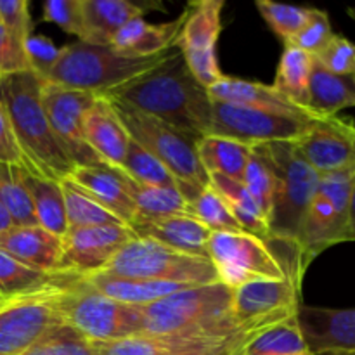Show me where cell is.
<instances>
[{
  "instance_id": "1",
  "label": "cell",
  "mask_w": 355,
  "mask_h": 355,
  "mask_svg": "<svg viewBox=\"0 0 355 355\" xmlns=\"http://www.w3.org/2000/svg\"><path fill=\"white\" fill-rule=\"evenodd\" d=\"M165 121L193 141L211 132V97L175 47L146 75L104 94Z\"/></svg>"
},
{
  "instance_id": "2",
  "label": "cell",
  "mask_w": 355,
  "mask_h": 355,
  "mask_svg": "<svg viewBox=\"0 0 355 355\" xmlns=\"http://www.w3.org/2000/svg\"><path fill=\"white\" fill-rule=\"evenodd\" d=\"M0 104L28 163V172L44 179H69L76 168L62 151L42 104V78L23 71L0 78Z\"/></svg>"
},
{
  "instance_id": "3",
  "label": "cell",
  "mask_w": 355,
  "mask_h": 355,
  "mask_svg": "<svg viewBox=\"0 0 355 355\" xmlns=\"http://www.w3.org/2000/svg\"><path fill=\"white\" fill-rule=\"evenodd\" d=\"M218 281L231 290L253 281H304L307 263L300 245L293 239L259 238L252 232H211L208 241Z\"/></svg>"
},
{
  "instance_id": "4",
  "label": "cell",
  "mask_w": 355,
  "mask_h": 355,
  "mask_svg": "<svg viewBox=\"0 0 355 355\" xmlns=\"http://www.w3.org/2000/svg\"><path fill=\"white\" fill-rule=\"evenodd\" d=\"M170 51L139 58L121 54L113 45H92L78 40L59 51L58 61L42 80L62 89L104 96L151 71Z\"/></svg>"
},
{
  "instance_id": "5",
  "label": "cell",
  "mask_w": 355,
  "mask_h": 355,
  "mask_svg": "<svg viewBox=\"0 0 355 355\" xmlns=\"http://www.w3.org/2000/svg\"><path fill=\"white\" fill-rule=\"evenodd\" d=\"M107 99L132 141L156 156L179 180L180 193L187 203L210 186V175L198 158L196 141L151 114L142 113L121 101Z\"/></svg>"
},
{
  "instance_id": "6",
  "label": "cell",
  "mask_w": 355,
  "mask_h": 355,
  "mask_svg": "<svg viewBox=\"0 0 355 355\" xmlns=\"http://www.w3.org/2000/svg\"><path fill=\"white\" fill-rule=\"evenodd\" d=\"M234 290L218 283L191 286L142 307V335H173L191 329L220 328L238 324L232 315Z\"/></svg>"
},
{
  "instance_id": "7",
  "label": "cell",
  "mask_w": 355,
  "mask_h": 355,
  "mask_svg": "<svg viewBox=\"0 0 355 355\" xmlns=\"http://www.w3.org/2000/svg\"><path fill=\"white\" fill-rule=\"evenodd\" d=\"M58 307L62 322L90 342H114L144 333L142 307L106 297L83 276L59 295Z\"/></svg>"
},
{
  "instance_id": "8",
  "label": "cell",
  "mask_w": 355,
  "mask_h": 355,
  "mask_svg": "<svg viewBox=\"0 0 355 355\" xmlns=\"http://www.w3.org/2000/svg\"><path fill=\"white\" fill-rule=\"evenodd\" d=\"M99 274L121 279L166 281L196 286L218 283L214 263L207 257L177 252L155 239L137 236L128 241Z\"/></svg>"
},
{
  "instance_id": "9",
  "label": "cell",
  "mask_w": 355,
  "mask_h": 355,
  "mask_svg": "<svg viewBox=\"0 0 355 355\" xmlns=\"http://www.w3.org/2000/svg\"><path fill=\"white\" fill-rule=\"evenodd\" d=\"M277 173L270 234L297 241L302 218L318 191L321 175L298 155L293 142L263 144Z\"/></svg>"
},
{
  "instance_id": "10",
  "label": "cell",
  "mask_w": 355,
  "mask_h": 355,
  "mask_svg": "<svg viewBox=\"0 0 355 355\" xmlns=\"http://www.w3.org/2000/svg\"><path fill=\"white\" fill-rule=\"evenodd\" d=\"M354 179L355 170L321 175L318 191L302 218L297 238L307 266L324 250L345 243Z\"/></svg>"
},
{
  "instance_id": "11",
  "label": "cell",
  "mask_w": 355,
  "mask_h": 355,
  "mask_svg": "<svg viewBox=\"0 0 355 355\" xmlns=\"http://www.w3.org/2000/svg\"><path fill=\"white\" fill-rule=\"evenodd\" d=\"M318 114H288L236 104L211 103L210 135L248 146L295 142L309 130Z\"/></svg>"
},
{
  "instance_id": "12",
  "label": "cell",
  "mask_w": 355,
  "mask_h": 355,
  "mask_svg": "<svg viewBox=\"0 0 355 355\" xmlns=\"http://www.w3.org/2000/svg\"><path fill=\"white\" fill-rule=\"evenodd\" d=\"M222 0H200L184 10V23L175 40L187 68L203 87L224 76L217 62V42L222 30Z\"/></svg>"
},
{
  "instance_id": "13",
  "label": "cell",
  "mask_w": 355,
  "mask_h": 355,
  "mask_svg": "<svg viewBox=\"0 0 355 355\" xmlns=\"http://www.w3.org/2000/svg\"><path fill=\"white\" fill-rule=\"evenodd\" d=\"M97 96L62 89L42 80V104L55 139L75 166L106 165L90 149L83 132V118Z\"/></svg>"
},
{
  "instance_id": "14",
  "label": "cell",
  "mask_w": 355,
  "mask_h": 355,
  "mask_svg": "<svg viewBox=\"0 0 355 355\" xmlns=\"http://www.w3.org/2000/svg\"><path fill=\"white\" fill-rule=\"evenodd\" d=\"M66 288L14 300L0 311V355L23 354L52 329L64 324L58 298Z\"/></svg>"
},
{
  "instance_id": "15",
  "label": "cell",
  "mask_w": 355,
  "mask_h": 355,
  "mask_svg": "<svg viewBox=\"0 0 355 355\" xmlns=\"http://www.w3.org/2000/svg\"><path fill=\"white\" fill-rule=\"evenodd\" d=\"M298 155L319 173L355 170V125L352 120L319 116L302 137L293 142Z\"/></svg>"
},
{
  "instance_id": "16",
  "label": "cell",
  "mask_w": 355,
  "mask_h": 355,
  "mask_svg": "<svg viewBox=\"0 0 355 355\" xmlns=\"http://www.w3.org/2000/svg\"><path fill=\"white\" fill-rule=\"evenodd\" d=\"M135 238L128 225L69 227L62 236V267L78 276L99 274Z\"/></svg>"
},
{
  "instance_id": "17",
  "label": "cell",
  "mask_w": 355,
  "mask_h": 355,
  "mask_svg": "<svg viewBox=\"0 0 355 355\" xmlns=\"http://www.w3.org/2000/svg\"><path fill=\"white\" fill-rule=\"evenodd\" d=\"M302 304V283L297 279L253 281L236 288L232 315L238 324H246L269 315H297Z\"/></svg>"
},
{
  "instance_id": "18",
  "label": "cell",
  "mask_w": 355,
  "mask_h": 355,
  "mask_svg": "<svg viewBox=\"0 0 355 355\" xmlns=\"http://www.w3.org/2000/svg\"><path fill=\"white\" fill-rule=\"evenodd\" d=\"M297 321L309 352H355V307L326 309L300 304Z\"/></svg>"
},
{
  "instance_id": "19",
  "label": "cell",
  "mask_w": 355,
  "mask_h": 355,
  "mask_svg": "<svg viewBox=\"0 0 355 355\" xmlns=\"http://www.w3.org/2000/svg\"><path fill=\"white\" fill-rule=\"evenodd\" d=\"M245 326L191 329L173 335H135L114 342H94V347H96V355H173L193 347L227 338Z\"/></svg>"
},
{
  "instance_id": "20",
  "label": "cell",
  "mask_w": 355,
  "mask_h": 355,
  "mask_svg": "<svg viewBox=\"0 0 355 355\" xmlns=\"http://www.w3.org/2000/svg\"><path fill=\"white\" fill-rule=\"evenodd\" d=\"M0 250L31 269L54 274L66 272L62 267V238L40 225H12L0 236Z\"/></svg>"
},
{
  "instance_id": "21",
  "label": "cell",
  "mask_w": 355,
  "mask_h": 355,
  "mask_svg": "<svg viewBox=\"0 0 355 355\" xmlns=\"http://www.w3.org/2000/svg\"><path fill=\"white\" fill-rule=\"evenodd\" d=\"M83 132L90 149L106 165L120 168L127 156L130 135L107 97H96L83 118Z\"/></svg>"
},
{
  "instance_id": "22",
  "label": "cell",
  "mask_w": 355,
  "mask_h": 355,
  "mask_svg": "<svg viewBox=\"0 0 355 355\" xmlns=\"http://www.w3.org/2000/svg\"><path fill=\"white\" fill-rule=\"evenodd\" d=\"M69 180L130 227L135 218V203L128 191L127 175L120 168L110 165L76 166Z\"/></svg>"
},
{
  "instance_id": "23",
  "label": "cell",
  "mask_w": 355,
  "mask_h": 355,
  "mask_svg": "<svg viewBox=\"0 0 355 355\" xmlns=\"http://www.w3.org/2000/svg\"><path fill=\"white\" fill-rule=\"evenodd\" d=\"M130 229L137 238L155 239L177 252L208 259V241L211 231L191 215H175V217L142 222V224L130 225Z\"/></svg>"
},
{
  "instance_id": "24",
  "label": "cell",
  "mask_w": 355,
  "mask_h": 355,
  "mask_svg": "<svg viewBox=\"0 0 355 355\" xmlns=\"http://www.w3.org/2000/svg\"><path fill=\"white\" fill-rule=\"evenodd\" d=\"M208 94H210L211 101L236 104V106L257 107V110H267L274 111V113L315 114L281 96L272 85H263V83L236 78V76L224 75L218 82L208 87Z\"/></svg>"
},
{
  "instance_id": "25",
  "label": "cell",
  "mask_w": 355,
  "mask_h": 355,
  "mask_svg": "<svg viewBox=\"0 0 355 355\" xmlns=\"http://www.w3.org/2000/svg\"><path fill=\"white\" fill-rule=\"evenodd\" d=\"M82 276L69 272H42L17 262L0 250V298L19 300L47 291L66 288L76 283Z\"/></svg>"
},
{
  "instance_id": "26",
  "label": "cell",
  "mask_w": 355,
  "mask_h": 355,
  "mask_svg": "<svg viewBox=\"0 0 355 355\" xmlns=\"http://www.w3.org/2000/svg\"><path fill=\"white\" fill-rule=\"evenodd\" d=\"M82 40L92 45H111L118 31L144 10L128 0H82Z\"/></svg>"
},
{
  "instance_id": "27",
  "label": "cell",
  "mask_w": 355,
  "mask_h": 355,
  "mask_svg": "<svg viewBox=\"0 0 355 355\" xmlns=\"http://www.w3.org/2000/svg\"><path fill=\"white\" fill-rule=\"evenodd\" d=\"M182 23L184 12L180 14L179 19L162 24L146 23L142 17H137L118 31L111 45L121 54L139 55V58L163 54L175 47V40L179 37Z\"/></svg>"
},
{
  "instance_id": "28",
  "label": "cell",
  "mask_w": 355,
  "mask_h": 355,
  "mask_svg": "<svg viewBox=\"0 0 355 355\" xmlns=\"http://www.w3.org/2000/svg\"><path fill=\"white\" fill-rule=\"evenodd\" d=\"M83 279L113 300L121 302L135 307H148L168 295L182 291L186 288L196 286V284L184 283H166V281H139V279H121V277L106 276V274H92L83 276Z\"/></svg>"
},
{
  "instance_id": "29",
  "label": "cell",
  "mask_w": 355,
  "mask_h": 355,
  "mask_svg": "<svg viewBox=\"0 0 355 355\" xmlns=\"http://www.w3.org/2000/svg\"><path fill=\"white\" fill-rule=\"evenodd\" d=\"M309 110L318 116H335L355 106V75H335L314 59L309 89Z\"/></svg>"
},
{
  "instance_id": "30",
  "label": "cell",
  "mask_w": 355,
  "mask_h": 355,
  "mask_svg": "<svg viewBox=\"0 0 355 355\" xmlns=\"http://www.w3.org/2000/svg\"><path fill=\"white\" fill-rule=\"evenodd\" d=\"M17 173L30 194L38 225L62 238L68 231V220L61 182L37 177L21 166H17Z\"/></svg>"
},
{
  "instance_id": "31",
  "label": "cell",
  "mask_w": 355,
  "mask_h": 355,
  "mask_svg": "<svg viewBox=\"0 0 355 355\" xmlns=\"http://www.w3.org/2000/svg\"><path fill=\"white\" fill-rule=\"evenodd\" d=\"M252 149L253 146L218 135H207L196 142L198 158L208 175L218 173L238 182L245 179Z\"/></svg>"
},
{
  "instance_id": "32",
  "label": "cell",
  "mask_w": 355,
  "mask_h": 355,
  "mask_svg": "<svg viewBox=\"0 0 355 355\" xmlns=\"http://www.w3.org/2000/svg\"><path fill=\"white\" fill-rule=\"evenodd\" d=\"M210 187L222 198L225 207L232 214V217L238 220V224L245 229L246 232L259 236V238H269L270 224L257 201L253 200L252 194L245 187V184L232 180L229 177L211 173Z\"/></svg>"
},
{
  "instance_id": "33",
  "label": "cell",
  "mask_w": 355,
  "mask_h": 355,
  "mask_svg": "<svg viewBox=\"0 0 355 355\" xmlns=\"http://www.w3.org/2000/svg\"><path fill=\"white\" fill-rule=\"evenodd\" d=\"M312 66H314V55L291 45H284L272 87L293 104L309 110Z\"/></svg>"
},
{
  "instance_id": "34",
  "label": "cell",
  "mask_w": 355,
  "mask_h": 355,
  "mask_svg": "<svg viewBox=\"0 0 355 355\" xmlns=\"http://www.w3.org/2000/svg\"><path fill=\"white\" fill-rule=\"evenodd\" d=\"M128 191L135 203V218L130 225L175 215H187V201L177 187L141 186L128 179Z\"/></svg>"
},
{
  "instance_id": "35",
  "label": "cell",
  "mask_w": 355,
  "mask_h": 355,
  "mask_svg": "<svg viewBox=\"0 0 355 355\" xmlns=\"http://www.w3.org/2000/svg\"><path fill=\"white\" fill-rule=\"evenodd\" d=\"M243 184L252 194L253 200L263 211L270 224L274 208V198L277 189V173L266 146H253L252 156H250L248 166H246Z\"/></svg>"
},
{
  "instance_id": "36",
  "label": "cell",
  "mask_w": 355,
  "mask_h": 355,
  "mask_svg": "<svg viewBox=\"0 0 355 355\" xmlns=\"http://www.w3.org/2000/svg\"><path fill=\"white\" fill-rule=\"evenodd\" d=\"M62 196H64L66 220L69 227H97V225H127L111 214L110 210L97 203L90 194L73 180L66 179L61 182Z\"/></svg>"
},
{
  "instance_id": "37",
  "label": "cell",
  "mask_w": 355,
  "mask_h": 355,
  "mask_svg": "<svg viewBox=\"0 0 355 355\" xmlns=\"http://www.w3.org/2000/svg\"><path fill=\"white\" fill-rule=\"evenodd\" d=\"M121 172L134 180L135 184L151 187H177L180 191V182L172 175L168 168L159 162L156 156L146 151L142 146L130 139L123 163L120 166Z\"/></svg>"
},
{
  "instance_id": "38",
  "label": "cell",
  "mask_w": 355,
  "mask_h": 355,
  "mask_svg": "<svg viewBox=\"0 0 355 355\" xmlns=\"http://www.w3.org/2000/svg\"><path fill=\"white\" fill-rule=\"evenodd\" d=\"M309 352L305 340L302 336L297 315L277 324L270 326L266 331L260 333L250 343L246 355H300Z\"/></svg>"
},
{
  "instance_id": "39",
  "label": "cell",
  "mask_w": 355,
  "mask_h": 355,
  "mask_svg": "<svg viewBox=\"0 0 355 355\" xmlns=\"http://www.w3.org/2000/svg\"><path fill=\"white\" fill-rule=\"evenodd\" d=\"M0 201L17 227L38 225L33 203L26 187L21 182L17 166L0 165Z\"/></svg>"
},
{
  "instance_id": "40",
  "label": "cell",
  "mask_w": 355,
  "mask_h": 355,
  "mask_svg": "<svg viewBox=\"0 0 355 355\" xmlns=\"http://www.w3.org/2000/svg\"><path fill=\"white\" fill-rule=\"evenodd\" d=\"M293 315H269V318L255 319V321H250L245 328H241L239 331L232 333L227 338H222L218 342L207 343V345L193 347V349L182 350V352H177L173 355H246L250 343L260 335V333L266 331L270 326L277 324V322L284 321V319H290Z\"/></svg>"
},
{
  "instance_id": "41",
  "label": "cell",
  "mask_w": 355,
  "mask_h": 355,
  "mask_svg": "<svg viewBox=\"0 0 355 355\" xmlns=\"http://www.w3.org/2000/svg\"><path fill=\"white\" fill-rule=\"evenodd\" d=\"M187 215L196 218L198 222L210 229L211 232H239L245 231L238 224L229 208L222 201V198L211 189L205 187L194 200L187 203Z\"/></svg>"
},
{
  "instance_id": "42",
  "label": "cell",
  "mask_w": 355,
  "mask_h": 355,
  "mask_svg": "<svg viewBox=\"0 0 355 355\" xmlns=\"http://www.w3.org/2000/svg\"><path fill=\"white\" fill-rule=\"evenodd\" d=\"M19 355H96V347L71 326L61 324Z\"/></svg>"
},
{
  "instance_id": "43",
  "label": "cell",
  "mask_w": 355,
  "mask_h": 355,
  "mask_svg": "<svg viewBox=\"0 0 355 355\" xmlns=\"http://www.w3.org/2000/svg\"><path fill=\"white\" fill-rule=\"evenodd\" d=\"M257 9L260 10L267 24L272 28L274 33L283 38L284 44L305 26L312 14L311 7L286 6V3H276L270 0H259Z\"/></svg>"
},
{
  "instance_id": "44",
  "label": "cell",
  "mask_w": 355,
  "mask_h": 355,
  "mask_svg": "<svg viewBox=\"0 0 355 355\" xmlns=\"http://www.w3.org/2000/svg\"><path fill=\"white\" fill-rule=\"evenodd\" d=\"M333 35L335 33H333L331 30L328 12L319 9H312V14L311 17H309L307 23H305V26L284 45H291V47L295 49H300V51L307 52V54L311 55H318L319 52L329 44Z\"/></svg>"
},
{
  "instance_id": "45",
  "label": "cell",
  "mask_w": 355,
  "mask_h": 355,
  "mask_svg": "<svg viewBox=\"0 0 355 355\" xmlns=\"http://www.w3.org/2000/svg\"><path fill=\"white\" fill-rule=\"evenodd\" d=\"M314 59L329 73L355 75V45L343 35H333L329 44Z\"/></svg>"
},
{
  "instance_id": "46",
  "label": "cell",
  "mask_w": 355,
  "mask_h": 355,
  "mask_svg": "<svg viewBox=\"0 0 355 355\" xmlns=\"http://www.w3.org/2000/svg\"><path fill=\"white\" fill-rule=\"evenodd\" d=\"M44 19L54 23L64 33L75 35L78 40H82V0H47L44 3Z\"/></svg>"
},
{
  "instance_id": "47",
  "label": "cell",
  "mask_w": 355,
  "mask_h": 355,
  "mask_svg": "<svg viewBox=\"0 0 355 355\" xmlns=\"http://www.w3.org/2000/svg\"><path fill=\"white\" fill-rule=\"evenodd\" d=\"M0 23L21 44H26L31 37V16L26 0H0Z\"/></svg>"
},
{
  "instance_id": "48",
  "label": "cell",
  "mask_w": 355,
  "mask_h": 355,
  "mask_svg": "<svg viewBox=\"0 0 355 355\" xmlns=\"http://www.w3.org/2000/svg\"><path fill=\"white\" fill-rule=\"evenodd\" d=\"M23 71H31L24 44L14 38L0 23V78Z\"/></svg>"
},
{
  "instance_id": "49",
  "label": "cell",
  "mask_w": 355,
  "mask_h": 355,
  "mask_svg": "<svg viewBox=\"0 0 355 355\" xmlns=\"http://www.w3.org/2000/svg\"><path fill=\"white\" fill-rule=\"evenodd\" d=\"M24 51H26L31 71L37 73L40 78H44L58 61L61 49L55 47L51 38L44 37V35H31L26 44H24Z\"/></svg>"
},
{
  "instance_id": "50",
  "label": "cell",
  "mask_w": 355,
  "mask_h": 355,
  "mask_svg": "<svg viewBox=\"0 0 355 355\" xmlns=\"http://www.w3.org/2000/svg\"><path fill=\"white\" fill-rule=\"evenodd\" d=\"M0 165L21 166V168L28 170L26 158L14 137L12 127H10L2 104H0Z\"/></svg>"
},
{
  "instance_id": "51",
  "label": "cell",
  "mask_w": 355,
  "mask_h": 355,
  "mask_svg": "<svg viewBox=\"0 0 355 355\" xmlns=\"http://www.w3.org/2000/svg\"><path fill=\"white\" fill-rule=\"evenodd\" d=\"M345 241H355V179H354V184H352V191H350L349 222H347Z\"/></svg>"
},
{
  "instance_id": "52",
  "label": "cell",
  "mask_w": 355,
  "mask_h": 355,
  "mask_svg": "<svg viewBox=\"0 0 355 355\" xmlns=\"http://www.w3.org/2000/svg\"><path fill=\"white\" fill-rule=\"evenodd\" d=\"M12 225L14 224H12V220H10L9 214H7V210L3 208L2 201H0V236H2L6 231H9Z\"/></svg>"
},
{
  "instance_id": "53",
  "label": "cell",
  "mask_w": 355,
  "mask_h": 355,
  "mask_svg": "<svg viewBox=\"0 0 355 355\" xmlns=\"http://www.w3.org/2000/svg\"><path fill=\"white\" fill-rule=\"evenodd\" d=\"M318 355H355V352H326V354H318Z\"/></svg>"
},
{
  "instance_id": "54",
  "label": "cell",
  "mask_w": 355,
  "mask_h": 355,
  "mask_svg": "<svg viewBox=\"0 0 355 355\" xmlns=\"http://www.w3.org/2000/svg\"><path fill=\"white\" fill-rule=\"evenodd\" d=\"M347 14H349V16H350V19L355 21V6L354 7H349V9H347Z\"/></svg>"
},
{
  "instance_id": "55",
  "label": "cell",
  "mask_w": 355,
  "mask_h": 355,
  "mask_svg": "<svg viewBox=\"0 0 355 355\" xmlns=\"http://www.w3.org/2000/svg\"><path fill=\"white\" fill-rule=\"evenodd\" d=\"M26 298H28V297H26ZM19 300H21V298H19ZM10 302H14V300H0V311H2L3 307H7V305H9Z\"/></svg>"
},
{
  "instance_id": "56",
  "label": "cell",
  "mask_w": 355,
  "mask_h": 355,
  "mask_svg": "<svg viewBox=\"0 0 355 355\" xmlns=\"http://www.w3.org/2000/svg\"><path fill=\"white\" fill-rule=\"evenodd\" d=\"M300 355H312V354H300Z\"/></svg>"
},
{
  "instance_id": "57",
  "label": "cell",
  "mask_w": 355,
  "mask_h": 355,
  "mask_svg": "<svg viewBox=\"0 0 355 355\" xmlns=\"http://www.w3.org/2000/svg\"><path fill=\"white\" fill-rule=\"evenodd\" d=\"M0 300H2V298H0Z\"/></svg>"
}]
</instances>
